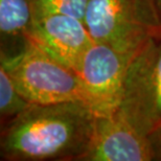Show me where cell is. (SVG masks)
Here are the masks:
<instances>
[{"label": "cell", "instance_id": "cell-1", "mask_svg": "<svg viewBox=\"0 0 161 161\" xmlns=\"http://www.w3.org/2000/svg\"><path fill=\"white\" fill-rule=\"evenodd\" d=\"M96 115L86 103L31 104L1 125V161H80Z\"/></svg>", "mask_w": 161, "mask_h": 161}, {"label": "cell", "instance_id": "cell-2", "mask_svg": "<svg viewBox=\"0 0 161 161\" xmlns=\"http://www.w3.org/2000/svg\"><path fill=\"white\" fill-rule=\"evenodd\" d=\"M84 23L94 42L128 51L161 35L155 0H89Z\"/></svg>", "mask_w": 161, "mask_h": 161}, {"label": "cell", "instance_id": "cell-3", "mask_svg": "<svg viewBox=\"0 0 161 161\" xmlns=\"http://www.w3.org/2000/svg\"><path fill=\"white\" fill-rule=\"evenodd\" d=\"M0 65L5 67L31 104L86 103L78 73L33 44L14 59L0 60Z\"/></svg>", "mask_w": 161, "mask_h": 161}, {"label": "cell", "instance_id": "cell-4", "mask_svg": "<svg viewBox=\"0 0 161 161\" xmlns=\"http://www.w3.org/2000/svg\"><path fill=\"white\" fill-rule=\"evenodd\" d=\"M117 113L147 136L161 127V35L132 59Z\"/></svg>", "mask_w": 161, "mask_h": 161}, {"label": "cell", "instance_id": "cell-5", "mask_svg": "<svg viewBox=\"0 0 161 161\" xmlns=\"http://www.w3.org/2000/svg\"><path fill=\"white\" fill-rule=\"evenodd\" d=\"M137 51L121 50L97 42L87 50L78 75L87 105L96 116L118 111L128 68Z\"/></svg>", "mask_w": 161, "mask_h": 161}, {"label": "cell", "instance_id": "cell-6", "mask_svg": "<svg viewBox=\"0 0 161 161\" xmlns=\"http://www.w3.org/2000/svg\"><path fill=\"white\" fill-rule=\"evenodd\" d=\"M30 42L76 73L87 50L95 43L84 21L68 15L35 19Z\"/></svg>", "mask_w": 161, "mask_h": 161}, {"label": "cell", "instance_id": "cell-7", "mask_svg": "<svg viewBox=\"0 0 161 161\" xmlns=\"http://www.w3.org/2000/svg\"><path fill=\"white\" fill-rule=\"evenodd\" d=\"M80 161H153L149 136L119 114L95 117L91 141Z\"/></svg>", "mask_w": 161, "mask_h": 161}, {"label": "cell", "instance_id": "cell-8", "mask_svg": "<svg viewBox=\"0 0 161 161\" xmlns=\"http://www.w3.org/2000/svg\"><path fill=\"white\" fill-rule=\"evenodd\" d=\"M34 23L31 0H0V60L23 53Z\"/></svg>", "mask_w": 161, "mask_h": 161}, {"label": "cell", "instance_id": "cell-9", "mask_svg": "<svg viewBox=\"0 0 161 161\" xmlns=\"http://www.w3.org/2000/svg\"><path fill=\"white\" fill-rule=\"evenodd\" d=\"M31 103L21 94L4 66L0 65V119L1 125L25 110Z\"/></svg>", "mask_w": 161, "mask_h": 161}, {"label": "cell", "instance_id": "cell-10", "mask_svg": "<svg viewBox=\"0 0 161 161\" xmlns=\"http://www.w3.org/2000/svg\"><path fill=\"white\" fill-rule=\"evenodd\" d=\"M89 0H31L34 20L48 15H68L84 21Z\"/></svg>", "mask_w": 161, "mask_h": 161}, {"label": "cell", "instance_id": "cell-11", "mask_svg": "<svg viewBox=\"0 0 161 161\" xmlns=\"http://www.w3.org/2000/svg\"><path fill=\"white\" fill-rule=\"evenodd\" d=\"M149 139L152 146L153 161H161V127L149 135Z\"/></svg>", "mask_w": 161, "mask_h": 161}, {"label": "cell", "instance_id": "cell-12", "mask_svg": "<svg viewBox=\"0 0 161 161\" xmlns=\"http://www.w3.org/2000/svg\"><path fill=\"white\" fill-rule=\"evenodd\" d=\"M155 2H156L157 8H158V9H159L160 15H161V0H155Z\"/></svg>", "mask_w": 161, "mask_h": 161}]
</instances>
